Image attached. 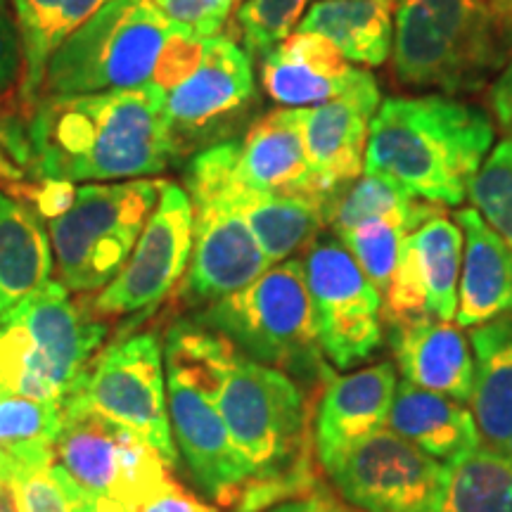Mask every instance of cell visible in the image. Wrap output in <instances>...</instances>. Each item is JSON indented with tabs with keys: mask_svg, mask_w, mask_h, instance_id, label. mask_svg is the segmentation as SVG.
Segmentation results:
<instances>
[{
	"mask_svg": "<svg viewBox=\"0 0 512 512\" xmlns=\"http://www.w3.org/2000/svg\"><path fill=\"white\" fill-rule=\"evenodd\" d=\"M190 202L195 211L192 254L178 297L183 304L204 309L254 283L271 261L233 207L219 200Z\"/></svg>",
	"mask_w": 512,
	"mask_h": 512,
	"instance_id": "ac0fdd59",
	"label": "cell"
},
{
	"mask_svg": "<svg viewBox=\"0 0 512 512\" xmlns=\"http://www.w3.org/2000/svg\"><path fill=\"white\" fill-rule=\"evenodd\" d=\"M29 112V178L72 183L155 176L174 162L166 95L152 83L126 91L41 95Z\"/></svg>",
	"mask_w": 512,
	"mask_h": 512,
	"instance_id": "7a4b0ae2",
	"label": "cell"
},
{
	"mask_svg": "<svg viewBox=\"0 0 512 512\" xmlns=\"http://www.w3.org/2000/svg\"><path fill=\"white\" fill-rule=\"evenodd\" d=\"M110 0H10L19 43L22 79L17 98L27 110L41 98L43 76L55 50Z\"/></svg>",
	"mask_w": 512,
	"mask_h": 512,
	"instance_id": "484cf974",
	"label": "cell"
},
{
	"mask_svg": "<svg viewBox=\"0 0 512 512\" xmlns=\"http://www.w3.org/2000/svg\"><path fill=\"white\" fill-rule=\"evenodd\" d=\"M498 10L505 12V15H512V0H491Z\"/></svg>",
	"mask_w": 512,
	"mask_h": 512,
	"instance_id": "c3c4849f",
	"label": "cell"
},
{
	"mask_svg": "<svg viewBox=\"0 0 512 512\" xmlns=\"http://www.w3.org/2000/svg\"><path fill=\"white\" fill-rule=\"evenodd\" d=\"M164 354L185 358L207 377L233 446L249 470L238 512H261L318 489L306 396L294 377L252 361L197 320L171 325Z\"/></svg>",
	"mask_w": 512,
	"mask_h": 512,
	"instance_id": "6da1fadb",
	"label": "cell"
},
{
	"mask_svg": "<svg viewBox=\"0 0 512 512\" xmlns=\"http://www.w3.org/2000/svg\"><path fill=\"white\" fill-rule=\"evenodd\" d=\"M491 105H494L496 119L505 131L512 136V55L505 69L494 83V91H491Z\"/></svg>",
	"mask_w": 512,
	"mask_h": 512,
	"instance_id": "ee69618b",
	"label": "cell"
},
{
	"mask_svg": "<svg viewBox=\"0 0 512 512\" xmlns=\"http://www.w3.org/2000/svg\"><path fill=\"white\" fill-rule=\"evenodd\" d=\"M316 335L325 361L351 370L382 344V299L339 240H313L304 259Z\"/></svg>",
	"mask_w": 512,
	"mask_h": 512,
	"instance_id": "7c38bea8",
	"label": "cell"
},
{
	"mask_svg": "<svg viewBox=\"0 0 512 512\" xmlns=\"http://www.w3.org/2000/svg\"><path fill=\"white\" fill-rule=\"evenodd\" d=\"M240 140H223L192 155L185 183L190 200H219L233 207L271 264H280L318 238L328 207L302 195H273L249 188L238 176Z\"/></svg>",
	"mask_w": 512,
	"mask_h": 512,
	"instance_id": "4fadbf2b",
	"label": "cell"
},
{
	"mask_svg": "<svg viewBox=\"0 0 512 512\" xmlns=\"http://www.w3.org/2000/svg\"><path fill=\"white\" fill-rule=\"evenodd\" d=\"M204 46H207V38H200L188 29L171 24L162 53L157 57L155 72H152V86L159 88L164 95H169L176 86H181L200 67Z\"/></svg>",
	"mask_w": 512,
	"mask_h": 512,
	"instance_id": "8d00e7d4",
	"label": "cell"
},
{
	"mask_svg": "<svg viewBox=\"0 0 512 512\" xmlns=\"http://www.w3.org/2000/svg\"><path fill=\"white\" fill-rule=\"evenodd\" d=\"M437 512H512V456L479 444L446 463Z\"/></svg>",
	"mask_w": 512,
	"mask_h": 512,
	"instance_id": "f546056e",
	"label": "cell"
},
{
	"mask_svg": "<svg viewBox=\"0 0 512 512\" xmlns=\"http://www.w3.org/2000/svg\"><path fill=\"white\" fill-rule=\"evenodd\" d=\"M162 181L86 183L62 216L48 221L50 249L60 283L91 294L110 285L131 256L157 207Z\"/></svg>",
	"mask_w": 512,
	"mask_h": 512,
	"instance_id": "ba28073f",
	"label": "cell"
},
{
	"mask_svg": "<svg viewBox=\"0 0 512 512\" xmlns=\"http://www.w3.org/2000/svg\"><path fill=\"white\" fill-rule=\"evenodd\" d=\"M171 22L152 0H110L74 31L43 76L41 95L126 91L152 81Z\"/></svg>",
	"mask_w": 512,
	"mask_h": 512,
	"instance_id": "52a82bcc",
	"label": "cell"
},
{
	"mask_svg": "<svg viewBox=\"0 0 512 512\" xmlns=\"http://www.w3.org/2000/svg\"><path fill=\"white\" fill-rule=\"evenodd\" d=\"M55 463L83 489L131 512L171 479V465L143 437L76 401L64 403Z\"/></svg>",
	"mask_w": 512,
	"mask_h": 512,
	"instance_id": "30bf717a",
	"label": "cell"
},
{
	"mask_svg": "<svg viewBox=\"0 0 512 512\" xmlns=\"http://www.w3.org/2000/svg\"><path fill=\"white\" fill-rule=\"evenodd\" d=\"M467 195L482 219L512 247V138L489 152Z\"/></svg>",
	"mask_w": 512,
	"mask_h": 512,
	"instance_id": "836d02e7",
	"label": "cell"
},
{
	"mask_svg": "<svg viewBox=\"0 0 512 512\" xmlns=\"http://www.w3.org/2000/svg\"><path fill=\"white\" fill-rule=\"evenodd\" d=\"M470 344L475 349L472 415L486 444L505 448L512 432V318L479 325Z\"/></svg>",
	"mask_w": 512,
	"mask_h": 512,
	"instance_id": "f1b7e54d",
	"label": "cell"
},
{
	"mask_svg": "<svg viewBox=\"0 0 512 512\" xmlns=\"http://www.w3.org/2000/svg\"><path fill=\"white\" fill-rule=\"evenodd\" d=\"M396 370L392 363L332 375L320 396L313 418V451L320 465H330L347 448L387 425L396 396Z\"/></svg>",
	"mask_w": 512,
	"mask_h": 512,
	"instance_id": "ffe728a7",
	"label": "cell"
},
{
	"mask_svg": "<svg viewBox=\"0 0 512 512\" xmlns=\"http://www.w3.org/2000/svg\"><path fill=\"white\" fill-rule=\"evenodd\" d=\"M494 126L477 107L448 98H392L377 110L363 174H384L415 200L458 207L489 157Z\"/></svg>",
	"mask_w": 512,
	"mask_h": 512,
	"instance_id": "3957f363",
	"label": "cell"
},
{
	"mask_svg": "<svg viewBox=\"0 0 512 512\" xmlns=\"http://www.w3.org/2000/svg\"><path fill=\"white\" fill-rule=\"evenodd\" d=\"M8 494L17 512H72L62 467L57 463H17Z\"/></svg>",
	"mask_w": 512,
	"mask_h": 512,
	"instance_id": "d590c367",
	"label": "cell"
},
{
	"mask_svg": "<svg viewBox=\"0 0 512 512\" xmlns=\"http://www.w3.org/2000/svg\"><path fill=\"white\" fill-rule=\"evenodd\" d=\"M361 69L330 43L311 31H292L290 36L261 57V86L268 98L283 107L323 105L354 86Z\"/></svg>",
	"mask_w": 512,
	"mask_h": 512,
	"instance_id": "7402d4cb",
	"label": "cell"
},
{
	"mask_svg": "<svg viewBox=\"0 0 512 512\" xmlns=\"http://www.w3.org/2000/svg\"><path fill=\"white\" fill-rule=\"evenodd\" d=\"M256 102L252 57L235 38H207L200 67L166 95L174 162L223 143Z\"/></svg>",
	"mask_w": 512,
	"mask_h": 512,
	"instance_id": "9a60e30c",
	"label": "cell"
},
{
	"mask_svg": "<svg viewBox=\"0 0 512 512\" xmlns=\"http://www.w3.org/2000/svg\"><path fill=\"white\" fill-rule=\"evenodd\" d=\"M195 211L190 195L174 181H162L155 211L147 219L131 256L110 285L95 292L86 311L93 318L145 320L181 285L192 254Z\"/></svg>",
	"mask_w": 512,
	"mask_h": 512,
	"instance_id": "8fae6325",
	"label": "cell"
},
{
	"mask_svg": "<svg viewBox=\"0 0 512 512\" xmlns=\"http://www.w3.org/2000/svg\"><path fill=\"white\" fill-rule=\"evenodd\" d=\"M3 121H5V102L3 95H0V188H8V185L27 181V174H24L19 166L12 162L8 155V147H5V136H3Z\"/></svg>",
	"mask_w": 512,
	"mask_h": 512,
	"instance_id": "f6af8a7d",
	"label": "cell"
},
{
	"mask_svg": "<svg viewBox=\"0 0 512 512\" xmlns=\"http://www.w3.org/2000/svg\"><path fill=\"white\" fill-rule=\"evenodd\" d=\"M396 0H320L299 22V31L320 34L354 64L377 67L394 48Z\"/></svg>",
	"mask_w": 512,
	"mask_h": 512,
	"instance_id": "83f0119b",
	"label": "cell"
},
{
	"mask_svg": "<svg viewBox=\"0 0 512 512\" xmlns=\"http://www.w3.org/2000/svg\"><path fill=\"white\" fill-rule=\"evenodd\" d=\"M268 512H349V510L344 508L335 496L318 486V489L311 491V494L290 498V501L273 505V508H268Z\"/></svg>",
	"mask_w": 512,
	"mask_h": 512,
	"instance_id": "7bdbcfd3",
	"label": "cell"
},
{
	"mask_svg": "<svg viewBox=\"0 0 512 512\" xmlns=\"http://www.w3.org/2000/svg\"><path fill=\"white\" fill-rule=\"evenodd\" d=\"M380 110V88L373 74H358L354 86L339 98L304 107L306 159L323 192L342 195L361 176L370 124Z\"/></svg>",
	"mask_w": 512,
	"mask_h": 512,
	"instance_id": "d6986e66",
	"label": "cell"
},
{
	"mask_svg": "<svg viewBox=\"0 0 512 512\" xmlns=\"http://www.w3.org/2000/svg\"><path fill=\"white\" fill-rule=\"evenodd\" d=\"M463 266L458 280V323L479 328L512 316V247L477 209H460Z\"/></svg>",
	"mask_w": 512,
	"mask_h": 512,
	"instance_id": "cb8c5ba5",
	"label": "cell"
},
{
	"mask_svg": "<svg viewBox=\"0 0 512 512\" xmlns=\"http://www.w3.org/2000/svg\"><path fill=\"white\" fill-rule=\"evenodd\" d=\"M0 512H17V508H15V503H12L10 494L0 496Z\"/></svg>",
	"mask_w": 512,
	"mask_h": 512,
	"instance_id": "7dc6e473",
	"label": "cell"
},
{
	"mask_svg": "<svg viewBox=\"0 0 512 512\" xmlns=\"http://www.w3.org/2000/svg\"><path fill=\"white\" fill-rule=\"evenodd\" d=\"M8 195L34 211L41 221H53L72 207L76 200V188L72 181L60 178H27V181L3 188Z\"/></svg>",
	"mask_w": 512,
	"mask_h": 512,
	"instance_id": "f35d334b",
	"label": "cell"
},
{
	"mask_svg": "<svg viewBox=\"0 0 512 512\" xmlns=\"http://www.w3.org/2000/svg\"><path fill=\"white\" fill-rule=\"evenodd\" d=\"M306 0H242L238 8L240 38L249 57H264L278 48L302 22Z\"/></svg>",
	"mask_w": 512,
	"mask_h": 512,
	"instance_id": "e575fe53",
	"label": "cell"
},
{
	"mask_svg": "<svg viewBox=\"0 0 512 512\" xmlns=\"http://www.w3.org/2000/svg\"><path fill=\"white\" fill-rule=\"evenodd\" d=\"M62 477H64V486H67L69 503H72V512H131L126 510L124 505L110 501V498L83 489V486L79 482H74V479L64 470H62Z\"/></svg>",
	"mask_w": 512,
	"mask_h": 512,
	"instance_id": "b9f144b4",
	"label": "cell"
},
{
	"mask_svg": "<svg viewBox=\"0 0 512 512\" xmlns=\"http://www.w3.org/2000/svg\"><path fill=\"white\" fill-rule=\"evenodd\" d=\"M22 79V43L8 0H0V95L12 93Z\"/></svg>",
	"mask_w": 512,
	"mask_h": 512,
	"instance_id": "ab89813d",
	"label": "cell"
},
{
	"mask_svg": "<svg viewBox=\"0 0 512 512\" xmlns=\"http://www.w3.org/2000/svg\"><path fill=\"white\" fill-rule=\"evenodd\" d=\"M304 107L264 114L247 128L240 143L238 176L249 188L273 195H302L335 207V197L320 188L304 147Z\"/></svg>",
	"mask_w": 512,
	"mask_h": 512,
	"instance_id": "44dd1931",
	"label": "cell"
},
{
	"mask_svg": "<svg viewBox=\"0 0 512 512\" xmlns=\"http://www.w3.org/2000/svg\"><path fill=\"white\" fill-rule=\"evenodd\" d=\"M133 512H219L214 505L204 503L190 491H185L174 477L166 482L157 494H152L147 501Z\"/></svg>",
	"mask_w": 512,
	"mask_h": 512,
	"instance_id": "60d3db41",
	"label": "cell"
},
{
	"mask_svg": "<svg viewBox=\"0 0 512 512\" xmlns=\"http://www.w3.org/2000/svg\"><path fill=\"white\" fill-rule=\"evenodd\" d=\"M105 337L107 323L48 280L0 316V384L64 408Z\"/></svg>",
	"mask_w": 512,
	"mask_h": 512,
	"instance_id": "5b68a950",
	"label": "cell"
},
{
	"mask_svg": "<svg viewBox=\"0 0 512 512\" xmlns=\"http://www.w3.org/2000/svg\"><path fill=\"white\" fill-rule=\"evenodd\" d=\"M463 266V230L446 216H432L406 235L399 266L384 292L389 325L437 318L451 323L458 313V280Z\"/></svg>",
	"mask_w": 512,
	"mask_h": 512,
	"instance_id": "e0dca14e",
	"label": "cell"
},
{
	"mask_svg": "<svg viewBox=\"0 0 512 512\" xmlns=\"http://www.w3.org/2000/svg\"><path fill=\"white\" fill-rule=\"evenodd\" d=\"M235 349L306 382H330L332 366L320 351L304 261L285 259L254 283L204 306L192 318Z\"/></svg>",
	"mask_w": 512,
	"mask_h": 512,
	"instance_id": "8992f818",
	"label": "cell"
},
{
	"mask_svg": "<svg viewBox=\"0 0 512 512\" xmlns=\"http://www.w3.org/2000/svg\"><path fill=\"white\" fill-rule=\"evenodd\" d=\"M17 460L12 458V453L5 446H0V496L8 494L12 477H15Z\"/></svg>",
	"mask_w": 512,
	"mask_h": 512,
	"instance_id": "bcb514c9",
	"label": "cell"
},
{
	"mask_svg": "<svg viewBox=\"0 0 512 512\" xmlns=\"http://www.w3.org/2000/svg\"><path fill=\"white\" fill-rule=\"evenodd\" d=\"M69 401L136 432L171 465V470L178 465L166 401L162 342L155 332H138L107 344L93 358Z\"/></svg>",
	"mask_w": 512,
	"mask_h": 512,
	"instance_id": "9c48e42d",
	"label": "cell"
},
{
	"mask_svg": "<svg viewBox=\"0 0 512 512\" xmlns=\"http://www.w3.org/2000/svg\"><path fill=\"white\" fill-rule=\"evenodd\" d=\"M413 233L399 221H368L339 235V242L349 249L354 261L380 294L387 292L392 275L399 266L406 235Z\"/></svg>",
	"mask_w": 512,
	"mask_h": 512,
	"instance_id": "d6a6232c",
	"label": "cell"
},
{
	"mask_svg": "<svg viewBox=\"0 0 512 512\" xmlns=\"http://www.w3.org/2000/svg\"><path fill=\"white\" fill-rule=\"evenodd\" d=\"M387 430L444 465L482 444L475 415L463 403L406 380L396 387Z\"/></svg>",
	"mask_w": 512,
	"mask_h": 512,
	"instance_id": "d4e9b609",
	"label": "cell"
},
{
	"mask_svg": "<svg viewBox=\"0 0 512 512\" xmlns=\"http://www.w3.org/2000/svg\"><path fill=\"white\" fill-rule=\"evenodd\" d=\"M62 420V406L27 399L0 384V446L8 448L19 465L55 463Z\"/></svg>",
	"mask_w": 512,
	"mask_h": 512,
	"instance_id": "1f68e13d",
	"label": "cell"
},
{
	"mask_svg": "<svg viewBox=\"0 0 512 512\" xmlns=\"http://www.w3.org/2000/svg\"><path fill=\"white\" fill-rule=\"evenodd\" d=\"M394 358L403 380L430 392L470 401L475 384V356L463 332L437 318L389 325Z\"/></svg>",
	"mask_w": 512,
	"mask_h": 512,
	"instance_id": "603a6c76",
	"label": "cell"
},
{
	"mask_svg": "<svg viewBox=\"0 0 512 512\" xmlns=\"http://www.w3.org/2000/svg\"><path fill=\"white\" fill-rule=\"evenodd\" d=\"M437 204L415 200V197L384 174H363L361 181L347 185L330 211V223L337 235L368 221H399L415 230L432 216H437Z\"/></svg>",
	"mask_w": 512,
	"mask_h": 512,
	"instance_id": "4dcf8cb0",
	"label": "cell"
},
{
	"mask_svg": "<svg viewBox=\"0 0 512 512\" xmlns=\"http://www.w3.org/2000/svg\"><path fill=\"white\" fill-rule=\"evenodd\" d=\"M53 271V249L43 221L0 190V316L43 287Z\"/></svg>",
	"mask_w": 512,
	"mask_h": 512,
	"instance_id": "4316f807",
	"label": "cell"
},
{
	"mask_svg": "<svg viewBox=\"0 0 512 512\" xmlns=\"http://www.w3.org/2000/svg\"><path fill=\"white\" fill-rule=\"evenodd\" d=\"M501 15L489 0H403L394 29L396 76L444 93L486 86L512 48Z\"/></svg>",
	"mask_w": 512,
	"mask_h": 512,
	"instance_id": "277c9868",
	"label": "cell"
},
{
	"mask_svg": "<svg viewBox=\"0 0 512 512\" xmlns=\"http://www.w3.org/2000/svg\"><path fill=\"white\" fill-rule=\"evenodd\" d=\"M157 10L176 27L200 38L221 36L235 0H152Z\"/></svg>",
	"mask_w": 512,
	"mask_h": 512,
	"instance_id": "74e56055",
	"label": "cell"
},
{
	"mask_svg": "<svg viewBox=\"0 0 512 512\" xmlns=\"http://www.w3.org/2000/svg\"><path fill=\"white\" fill-rule=\"evenodd\" d=\"M344 503L361 512H437L446 465L392 430H377L323 467Z\"/></svg>",
	"mask_w": 512,
	"mask_h": 512,
	"instance_id": "5bb4252c",
	"label": "cell"
},
{
	"mask_svg": "<svg viewBox=\"0 0 512 512\" xmlns=\"http://www.w3.org/2000/svg\"><path fill=\"white\" fill-rule=\"evenodd\" d=\"M503 451H505V453H510V456H512V432H510V439H508V444H505Z\"/></svg>",
	"mask_w": 512,
	"mask_h": 512,
	"instance_id": "681fc988",
	"label": "cell"
},
{
	"mask_svg": "<svg viewBox=\"0 0 512 512\" xmlns=\"http://www.w3.org/2000/svg\"><path fill=\"white\" fill-rule=\"evenodd\" d=\"M169 420L178 453L204 494L221 505H238L249 470L233 446L202 370L181 356L164 354Z\"/></svg>",
	"mask_w": 512,
	"mask_h": 512,
	"instance_id": "2e32d148",
	"label": "cell"
}]
</instances>
